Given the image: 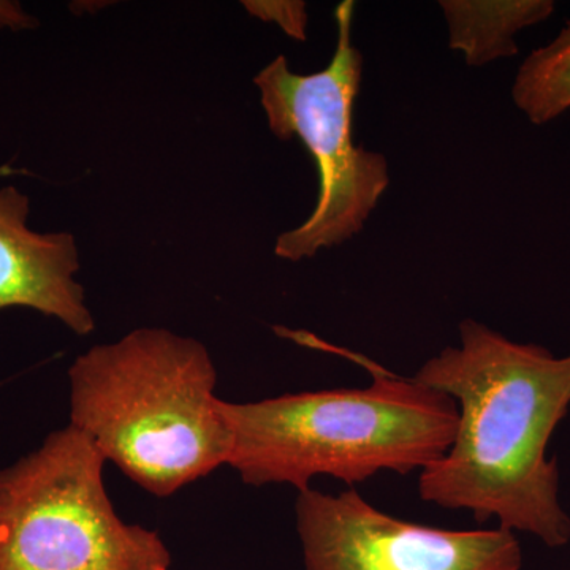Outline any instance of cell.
Returning <instances> with one entry per match:
<instances>
[{
	"instance_id": "cell-3",
	"label": "cell",
	"mask_w": 570,
	"mask_h": 570,
	"mask_svg": "<svg viewBox=\"0 0 570 570\" xmlns=\"http://www.w3.org/2000/svg\"><path fill=\"white\" fill-rule=\"evenodd\" d=\"M219 409L234 436L228 466L243 482L298 493L321 475L352 489L379 472H422L448 452L459 425L452 397L384 370L367 387L219 400Z\"/></svg>"
},
{
	"instance_id": "cell-4",
	"label": "cell",
	"mask_w": 570,
	"mask_h": 570,
	"mask_svg": "<svg viewBox=\"0 0 570 570\" xmlns=\"http://www.w3.org/2000/svg\"><path fill=\"white\" fill-rule=\"evenodd\" d=\"M105 463L69 425L0 471V570H170L160 535L119 519Z\"/></svg>"
},
{
	"instance_id": "cell-6",
	"label": "cell",
	"mask_w": 570,
	"mask_h": 570,
	"mask_svg": "<svg viewBox=\"0 0 570 570\" xmlns=\"http://www.w3.org/2000/svg\"><path fill=\"white\" fill-rule=\"evenodd\" d=\"M306 570H521L515 532L453 531L396 519L355 489H307L295 504Z\"/></svg>"
},
{
	"instance_id": "cell-5",
	"label": "cell",
	"mask_w": 570,
	"mask_h": 570,
	"mask_svg": "<svg viewBox=\"0 0 570 570\" xmlns=\"http://www.w3.org/2000/svg\"><path fill=\"white\" fill-rule=\"evenodd\" d=\"M355 3L336 9L337 40L332 62L298 75L281 55L254 77L269 130L279 140L298 137L316 163L318 198L305 223L277 236L275 254L299 262L358 235L390 184L382 154L354 141L355 100L363 58L352 45Z\"/></svg>"
},
{
	"instance_id": "cell-11",
	"label": "cell",
	"mask_w": 570,
	"mask_h": 570,
	"mask_svg": "<svg viewBox=\"0 0 570 570\" xmlns=\"http://www.w3.org/2000/svg\"><path fill=\"white\" fill-rule=\"evenodd\" d=\"M39 26L37 18L22 9L20 2L0 0V31L10 29L13 32L28 31Z\"/></svg>"
},
{
	"instance_id": "cell-2",
	"label": "cell",
	"mask_w": 570,
	"mask_h": 570,
	"mask_svg": "<svg viewBox=\"0 0 570 570\" xmlns=\"http://www.w3.org/2000/svg\"><path fill=\"white\" fill-rule=\"evenodd\" d=\"M69 379L70 425L154 497H171L228 464L234 436L200 341L134 330L78 356Z\"/></svg>"
},
{
	"instance_id": "cell-7",
	"label": "cell",
	"mask_w": 570,
	"mask_h": 570,
	"mask_svg": "<svg viewBox=\"0 0 570 570\" xmlns=\"http://www.w3.org/2000/svg\"><path fill=\"white\" fill-rule=\"evenodd\" d=\"M31 200L18 187L0 189V311L29 307L58 318L75 335L94 332L86 306L77 238L69 232L39 234L29 228Z\"/></svg>"
},
{
	"instance_id": "cell-1",
	"label": "cell",
	"mask_w": 570,
	"mask_h": 570,
	"mask_svg": "<svg viewBox=\"0 0 570 570\" xmlns=\"http://www.w3.org/2000/svg\"><path fill=\"white\" fill-rule=\"evenodd\" d=\"M460 340L412 376L459 406L452 445L419 474L420 499L469 510L480 524L497 519L550 549L568 546L560 468L547 452L570 407V354L515 343L474 318L461 322Z\"/></svg>"
},
{
	"instance_id": "cell-10",
	"label": "cell",
	"mask_w": 570,
	"mask_h": 570,
	"mask_svg": "<svg viewBox=\"0 0 570 570\" xmlns=\"http://www.w3.org/2000/svg\"><path fill=\"white\" fill-rule=\"evenodd\" d=\"M253 17L262 21L276 22L292 39L305 41L307 11L305 2H243Z\"/></svg>"
},
{
	"instance_id": "cell-9",
	"label": "cell",
	"mask_w": 570,
	"mask_h": 570,
	"mask_svg": "<svg viewBox=\"0 0 570 570\" xmlns=\"http://www.w3.org/2000/svg\"><path fill=\"white\" fill-rule=\"evenodd\" d=\"M512 99L528 121L543 126L570 110V21L521 62Z\"/></svg>"
},
{
	"instance_id": "cell-8",
	"label": "cell",
	"mask_w": 570,
	"mask_h": 570,
	"mask_svg": "<svg viewBox=\"0 0 570 570\" xmlns=\"http://www.w3.org/2000/svg\"><path fill=\"white\" fill-rule=\"evenodd\" d=\"M439 6L448 21L450 48L472 67L515 56L517 36L554 11L551 0H444Z\"/></svg>"
}]
</instances>
